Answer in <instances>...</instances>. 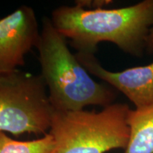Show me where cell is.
<instances>
[{"mask_svg": "<svg viewBox=\"0 0 153 153\" xmlns=\"http://www.w3.org/2000/svg\"><path fill=\"white\" fill-rule=\"evenodd\" d=\"M54 111L41 74L0 72V131L45 135Z\"/></svg>", "mask_w": 153, "mask_h": 153, "instance_id": "277c9868", "label": "cell"}, {"mask_svg": "<svg viewBox=\"0 0 153 153\" xmlns=\"http://www.w3.org/2000/svg\"><path fill=\"white\" fill-rule=\"evenodd\" d=\"M75 55L89 74L123 94L136 108L153 106V62L120 72H111L103 68L94 55L76 53Z\"/></svg>", "mask_w": 153, "mask_h": 153, "instance_id": "8992f818", "label": "cell"}, {"mask_svg": "<svg viewBox=\"0 0 153 153\" xmlns=\"http://www.w3.org/2000/svg\"><path fill=\"white\" fill-rule=\"evenodd\" d=\"M131 108L112 104L99 112L54 111L49 133L55 142L53 153H105L125 149L129 140Z\"/></svg>", "mask_w": 153, "mask_h": 153, "instance_id": "3957f363", "label": "cell"}, {"mask_svg": "<svg viewBox=\"0 0 153 153\" xmlns=\"http://www.w3.org/2000/svg\"><path fill=\"white\" fill-rule=\"evenodd\" d=\"M41 30L34 10L22 6L0 19V72L17 70L26 54L36 48Z\"/></svg>", "mask_w": 153, "mask_h": 153, "instance_id": "5b68a950", "label": "cell"}, {"mask_svg": "<svg viewBox=\"0 0 153 153\" xmlns=\"http://www.w3.org/2000/svg\"><path fill=\"white\" fill-rule=\"evenodd\" d=\"M54 149V140L50 133L33 140L19 141L0 131V153H53Z\"/></svg>", "mask_w": 153, "mask_h": 153, "instance_id": "ba28073f", "label": "cell"}, {"mask_svg": "<svg viewBox=\"0 0 153 153\" xmlns=\"http://www.w3.org/2000/svg\"><path fill=\"white\" fill-rule=\"evenodd\" d=\"M36 48L41 75L55 111H79L88 106L104 108L113 104L116 97L114 89L92 79L48 17L43 19Z\"/></svg>", "mask_w": 153, "mask_h": 153, "instance_id": "7a4b0ae2", "label": "cell"}, {"mask_svg": "<svg viewBox=\"0 0 153 153\" xmlns=\"http://www.w3.org/2000/svg\"><path fill=\"white\" fill-rule=\"evenodd\" d=\"M130 135L124 153H153V106L129 111Z\"/></svg>", "mask_w": 153, "mask_h": 153, "instance_id": "52a82bcc", "label": "cell"}, {"mask_svg": "<svg viewBox=\"0 0 153 153\" xmlns=\"http://www.w3.org/2000/svg\"><path fill=\"white\" fill-rule=\"evenodd\" d=\"M145 50L148 53H153V25L149 30L148 36L145 39Z\"/></svg>", "mask_w": 153, "mask_h": 153, "instance_id": "9c48e42d", "label": "cell"}, {"mask_svg": "<svg viewBox=\"0 0 153 153\" xmlns=\"http://www.w3.org/2000/svg\"><path fill=\"white\" fill-rule=\"evenodd\" d=\"M51 19L77 53L94 55L99 43L109 42L127 54L140 57L153 25V0L111 9H88L76 3L55 9Z\"/></svg>", "mask_w": 153, "mask_h": 153, "instance_id": "6da1fadb", "label": "cell"}]
</instances>
